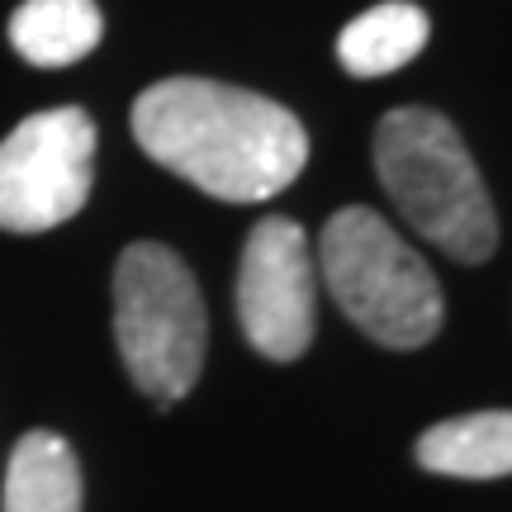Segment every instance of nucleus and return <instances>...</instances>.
Returning <instances> with one entry per match:
<instances>
[{"label": "nucleus", "mask_w": 512, "mask_h": 512, "mask_svg": "<svg viewBox=\"0 0 512 512\" xmlns=\"http://www.w3.org/2000/svg\"><path fill=\"white\" fill-rule=\"evenodd\" d=\"M133 138L157 166L228 204L271 200L309 162V133L285 105L200 76L138 95Z\"/></svg>", "instance_id": "obj_1"}, {"label": "nucleus", "mask_w": 512, "mask_h": 512, "mask_svg": "<svg viewBox=\"0 0 512 512\" xmlns=\"http://www.w3.org/2000/svg\"><path fill=\"white\" fill-rule=\"evenodd\" d=\"M375 171L399 214L456 261H489L498 247L494 200L479 181L451 119L437 110L384 114L375 128Z\"/></svg>", "instance_id": "obj_2"}, {"label": "nucleus", "mask_w": 512, "mask_h": 512, "mask_svg": "<svg viewBox=\"0 0 512 512\" xmlns=\"http://www.w3.org/2000/svg\"><path fill=\"white\" fill-rule=\"evenodd\" d=\"M318 256L337 309L380 347L418 351L441 332L446 304L437 275L375 209H337Z\"/></svg>", "instance_id": "obj_3"}, {"label": "nucleus", "mask_w": 512, "mask_h": 512, "mask_svg": "<svg viewBox=\"0 0 512 512\" xmlns=\"http://www.w3.org/2000/svg\"><path fill=\"white\" fill-rule=\"evenodd\" d=\"M114 342L152 403L185 399L200 380L204 299L190 266L162 242H133L114 266Z\"/></svg>", "instance_id": "obj_4"}, {"label": "nucleus", "mask_w": 512, "mask_h": 512, "mask_svg": "<svg viewBox=\"0 0 512 512\" xmlns=\"http://www.w3.org/2000/svg\"><path fill=\"white\" fill-rule=\"evenodd\" d=\"M95 181V124L76 105L29 114L0 138V228L48 233L86 209Z\"/></svg>", "instance_id": "obj_5"}, {"label": "nucleus", "mask_w": 512, "mask_h": 512, "mask_svg": "<svg viewBox=\"0 0 512 512\" xmlns=\"http://www.w3.org/2000/svg\"><path fill=\"white\" fill-rule=\"evenodd\" d=\"M238 318L261 356L294 361L313 342V247L294 219H261L242 247Z\"/></svg>", "instance_id": "obj_6"}, {"label": "nucleus", "mask_w": 512, "mask_h": 512, "mask_svg": "<svg viewBox=\"0 0 512 512\" xmlns=\"http://www.w3.org/2000/svg\"><path fill=\"white\" fill-rule=\"evenodd\" d=\"M418 465L451 479H503L512 475V413H465L427 427L418 441Z\"/></svg>", "instance_id": "obj_7"}, {"label": "nucleus", "mask_w": 512, "mask_h": 512, "mask_svg": "<svg viewBox=\"0 0 512 512\" xmlns=\"http://www.w3.org/2000/svg\"><path fill=\"white\" fill-rule=\"evenodd\" d=\"M105 19L95 0H24L10 15V48L29 67H72L95 53Z\"/></svg>", "instance_id": "obj_8"}, {"label": "nucleus", "mask_w": 512, "mask_h": 512, "mask_svg": "<svg viewBox=\"0 0 512 512\" xmlns=\"http://www.w3.org/2000/svg\"><path fill=\"white\" fill-rule=\"evenodd\" d=\"M5 512H81V465L57 432H29L10 451Z\"/></svg>", "instance_id": "obj_9"}, {"label": "nucleus", "mask_w": 512, "mask_h": 512, "mask_svg": "<svg viewBox=\"0 0 512 512\" xmlns=\"http://www.w3.org/2000/svg\"><path fill=\"white\" fill-rule=\"evenodd\" d=\"M427 34H432L427 10L408 0H389L351 19L337 38V57L351 76H389L427 48Z\"/></svg>", "instance_id": "obj_10"}]
</instances>
